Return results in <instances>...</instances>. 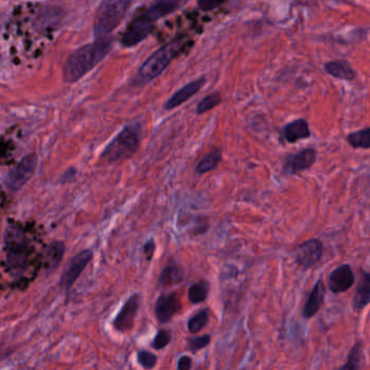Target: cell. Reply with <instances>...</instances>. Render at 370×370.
Listing matches in <instances>:
<instances>
[{
	"mask_svg": "<svg viewBox=\"0 0 370 370\" xmlns=\"http://www.w3.org/2000/svg\"><path fill=\"white\" fill-rule=\"evenodd\" d=\"M112 49V39L97 38L91 44L77 49L64 64L63 77L67 82H78L84 75L95 69Z\"/></svg>",
	"mask_w": 370,
	"mask_h": 370,
	"instance_id": "6da1fadb",
	"label": "cell"
},
{
	"mask_svg": "<svg viewBox=\"0 0 370 370\" xmlns=\"http://www.w3.org/2000/svg\"><path fill=\"white\" fill-rule=\"evenodd\" d=\"M185 45V41L176 39L156 50L138 69L133 80L135 84L143 86L157 78L183 52Z\"/></svg>",
	"mask_w": 370,
	"mask_h": 370,
	"instance_id": "7a4b0ae2",
	"label": "cell"
},
{
	"mask_svg": "<svg viewBox=\"0 0 370 370\" xmlns=\"http://www.w3.org/2000/svg\"><path fill=\"white\" fill-rule=\"evenodd\" d=\"M141 144L140 131L136 126H127L104 148L100 159L106 163H117L132 157Z\"/></svg>",
	"mask_w": 370,
	"mask_h": 370,
	"instance_id": "3957f363",
	"label": "cell"
},
{
	"mask_svg": "<svg viewBox=\"0 0 370 370\" xmlns=\"http://www.w3.org/2000/svg\"><path fill=\"white\" fill-rule=\"evenodd\" d=\"M132 0H103L95 21V39L108 37L125 18Z\"/></svg>",
	"mask_w": 370,
	"mask_h": 370,
	"instance_id": "277c9868",
	"label": "cell"
},
{
	"mask_svg": "<svg viewBox=\"0 0 370 370\" xmlns=\"http://www.w3.org/2000/svg\"><path fill=\"white\" fill-rule=\"evenodd\" d=\"M154 21L146 14V11L141 10L132 20L129 22L123 36L122 44L125 47H133L140 44L151 34L154 27Z\"/></svg>",
	"mask_w": 370,
	"mask_h": 370,
	"instance_id": "5b68a950",
	"label": "cell"
},
{
	"mask_svg": "<svg viewBox=\"0 0 370 370\" xmlns=\"http://www.w3.org/2000/svg\"><path fill=\"white\" fill-rule=\"evenodd\" d=\"M36 154H28L14 168L9 172L5 184L12 191H18L23 187L31 179L37 166Z\"/></svg>",
	"mask_w": 370,
	"mask_h": 370,
	"instance_id": "8992f818",
	"label": "cell"
},
{
	"mask_svg": "<svg viewBox=\"0 0 370 370\" xmlns=\"http://www.w3.org/2000/svg\"><path fill=\"white\" fill-rule=\"evenodd\" d=\"M324 245L322 240L313 238L300 244L294 251V259L303 270H309L322 260Z\"/></svg>",
	"mask_w": 370,
	"mask_h": 370,
	"instance_id": "52a82bcc",
	"label": "cell"
},
{
	"mask_svg": "<svg viewBox=\"0 0 370 370\" xmlns=\"http://www.w3.org/2000/svg\"><path fill=\"white\" fill-rule=\"evenodd\" d=\"M317 159L315 148H304L296 154L287 156L284 161L283 172L288 176H294L299 172H305L314 165Z\"/></svg>",
	"mask_w": 370,
	"mask_h": 370,
	"instance_id": "ba28073f",
	"label": "cell"
},
{
	"mask_svg": "<svg viewBox=\"0 0 370 370\" xmlns=\"http://www.w3.org/2000/svg\"><path fill=\"white\" fill-rule=\"evenodd\" d=\"M140 294H131L125 302L113 322V326L117 332H126L132 329L137 314L140 308Z\"/></svg>",
	"mask_w": 370,
	"mask_h": 370,
	"instance_id": "9c48e42d",
	"label": "cell"
},
{
	"mask_svg": "<svg viewBox=\"0 0 370 370\" xmlns=\"http://www.w3.org/2000/svg\"><path fill=\"white\" fill-rule=\"evenodd\" d=\"M92 257H93V253L90 249H84V251H80L78 255H75L62 275L61 286L63 288L67 289V290L71 289L86 266L92 260Z\"/></svg>",
	"mask_w": 370,
	"mask_h": 370,
	"instance_id": "30bf717a",
	"label": "cell"
},
{
	"mask_svg": "<svg viewBox=\"0 0 370 370\" xmlns=\"http://www.w3.org/2000/svg\"><path fill=\"white\" fill-rule=\"evenodd\" d=\"M182 303L176 292L161 294L155 304L156 319L159 324H167L181 310Z\"/></svg>",
	"mask_w": 370,
	"mask_h": 370,
	"instance_id": "8fae6325",
	"label": "cell"
},
{
	"mask_svg": "<svg viewBox=\"0 0 370 370\" xmlns=\"http://www.w3.org/2000/svg\"><path fill=\"white\" fill-rule=\"evenodd\" d=\"M355 276L349 264H343L334 268L328 279V287L334 294H341L349 290L354 285Z\"/></svg>",
	"mask_w": 370,
	"mask_h": 370,
	"instance_id": "7c38bea8",
	"label": "cell"
},
{
	"mask_svg": "<svg viewBox=\"0 0 370 370\" xmlns=\"http://www.w3.org/2000/svg\"><path fill=\"white\" fill-rule=\"evenodd\" d=\"M205 84H206V78L205 77H200L198 80L189 82L184 87H182L181 89L178 90L176 93H174L170 97V99L165 103L163 108L167 111H172L174 110V108H179L180 105L187 102L193 95H196L197 92L204 87Z\"/></svg>",
	"mask_w": 370,
	"mask_h": 370,
	"instance_id": "4fadbf2b",
	"label": "cell"
},
{
	"mask_svg": "<svg viewBox=\"0 0 370 370\" xmlns=\"http://www.w3.org/2000/svg\"><path fill=\"white\" fill-rule=\"evenodd\" d=\"M311 137L309 123L303 118L294 120L287 124L281 129V138L286 141L287 143H297L298 141L309 139Z\"/></svg>",
	"mask_w": 370,
	"mask_h": 370,
	"instance_id": "5bb4252c",
	"label": "cell"
},
{
	"mask_svg": "<svg viewBox=\"0 0 370 370\" xmlns=\"http://www.w3.org/2000/svg\"><path fill=\"white\" fill-rule=\"evenodd\" d=\"M325 286L322 279L317 281L308 297L307 302L304 304L302 315L304 319H310L314 317L323 307L325 301Z\"/></svg>",
	"mask_w": 370,
	"mask_h": 370,
	"instance_id": "9a60e30c",
	"label": "cell"
},
{
	"mask_svg": "<svg viewBox=\"0 0 370 370\" xmlns=\"http://www.w3.org/2000/svg\"><path fill=\"white\" fill-rule=\"evenodd\" d=\"M360 281L353 297V308L358 311H362L370 304V273L360 271Z\"/></svg>",
	"mask_w": 370,
	"mask_h": 370,
	"instance_id": "2e32d148",
	"label": "cell"
},
{
	"mask_svg": "<svg viewBox=\"0 0 370 370\" xmlns=\"http://www.w3.org/2000/svg\"><path fill=\"white\" fill-rule=\"evenodd\" d=\"M184 270L180 264L170 261L159 275V283L161 287H172L179 285L184 281Z\"/></svg>",
	"mask_w": 370,
	"mask_h": 370,
	"instance_id": "e0dca14e",
	"label": "cell"
},
{
	"mask_svg": "<svg viewBox=\"0 0 370 370\" xmlns=\"http://www.w3.org/2000/svg\"><path fill=\"white\" fill-rule=\"evenodd\" d=\"M180 5V0H154L148 8L144 9L152 21L156 22L163 16L174 12Z\"/></svg>",
	"mask_w": 370,
	"mask_h": 370,
	"instance_id": "ac0fdd59",
	"label": "cell"
},
{
	"mask_svg": "<svg viewBox=\"0 0 370 370\" xmlns=\"http://www.w3.org/2000/svg\"><path fill=\"white\" fill-rule=\"evenodd\" d=\"M325 72L330 76L341 80H354L356 78L354 69L345 60H336L325 64Z\"/></svg>",
	"mask_w": 370,
	"mask_h": 370,
	"instance_id": "d6986e66",
	"label": "cell"
},
{
	"mask_svg": "<svg viewBox=\"0 0 370 370\" xmlns=\"http://www.w3.org/2000/svg\"><path fill=\"white\" fill-rule=\"evenodd\" d=\"M222 159V150L221 148H215L213 151L204 156L200 161L197 163L196 172L197 174H205L215 170L219 166L220 161Z\"/></svg>",
	"mask_w": 370,
	"mask_h": 370,
	"instance_id": "ffe728a7",
	"label": "cell"
},
{
	"mask_svg": "<svg viewBox=\"0 0 370 370\" xmlns=\"http://www.w3.org/2000/svg\"><path fill=\"white\" fill-rule=\"evenodd\" d=\"M210 284L205 279L193 284L187 291V297L191 303L199 304L204 302L209 294Z\"/></svg>",
	"mask_w": 370,
	"mask_h": 370,
	"instance_id": "44dd1931",
	"label": "cell"
},
{
	"mask_svg": "<svg viewBox=\"0 0 370 370\" xmlns=\"http://www.w3.org/2000/svg\"><path fill=\"white\" fill-rule=\"evenodd\" d=\"M362 351H364V347L360 341L355 343L351 349L349 355H347V362L341 367L337 368L334 370H360L362 368Z\"/></svg>",
	"mask_w": 370,
	"mask_h": 370,
	"instance_id": "7402d4cb",
	"label": "cell"
},
{
	"mask_svg": "<svg viewBox=\"0 0 370 370\" xmlns=\"http://www.w3.org/2000/svg\"><path fill=\"white\" fill-rule=\"evenodd\" d=\"M347 142L353 148H362V150H369L370 148V127L362 129V130L355 131L350 133L347 138Z\"/></svg>",
	"mask_w": 370,
	"mask_h": 370,
	"instance_id": "603a6c76",
	"label": "cell"
},
{
	"mask_svg": "<svg viewBox=\"0 0 370 370\" xmlns=\"http://www.w3.org/2000/svg\"><path fill=\"white\" fill-rule=\"evenodd\" d=\"M208 322H209V312L207 309L200 310L194 316L189 319L187 328L191 334H197L207 326Z\"/></svg>",
	"mask_w": 370,
	"mask_h": 370,
	"instance_id": "cb8c5ba5",
	"label": "cell"
},
{
	"mask_svg": "<svg viewBox=\"0 0 370 370\" xmlns=\"http://www.w3.org/2000/svg\"><path fill=\"white\" fill-rule=\"evenodd\" d=\"M221 102H222V95H220L219 92H213L211 95L205 97L197 105V115H203L205 113L213 110Z\"/></svg>",
	"mask_w": 370,
	"mask_h": 370,
	"instance_id": "d4e9b609",
	"label": "cell"
},
{
	"mask_svg": "<svg viewBox=\"0 0 370 370\" xmlns=\"http://www.w3.org/2000/svg\"><path fill=\"white\" fill-rule=\"evenodd\" d=\"M65 246L62 242H54L47 251V263L50 268H56L63 258Z\"/></svg>",
	"mask_w": 370,
	"mask_h": 370,
	"instance_id": "484cf974",
	"label": "cell"
},
{
	"mask_svg": "<svg viewBox=\"0 0 370 370\" xmlns=\"http://www.w3.org/2000/svg\"><path fill=\"white\" fill-rule=\"evenodd\" d=\"M137 358H138L139 364L146 370L153 369L157 364V356L148 351H139Z\"/></svg>",
	"mask_w": 370,
	"mask_h": 370,
	"instance_id": "4316f807",
	"label": "cell"
},
{
	"mask_svg": "<svg viewBox=\"0 0 370 370\" xmlns=\"http://www.w3.org/2000/svg\"><path fill=\"white\" fill-rule=\"evenodd\" d=\"M211 341V337L210 334H204L200 337H192L187 339V347L192 352H197V351L202 350L204 347H207Z\"/></svg>",
	"mask_w": 370,
	"mask_h": 370,
	"instance_id": "83f0119b",
	"label": "cell"
},
{
	"mask_svg": "<svg viewBox=\"0 0 370 370\" xmlns=\"http://www.w3.org/2000/svg\"><path fill=\"white\" fill-rule=\"evenodd\" d=\"M172 334L168 330H159L152 341V347L156 350H161L163 347H166L169 343H172Z\"/></svg>",
	"mask_w": 370,
	"mask_h": 370,
	"instance_id": "f1b7e54d",
	"label": "cell"
},
{
	"mask_svg": "<svg viewBox=\"0 0 370 370\" xmlns=\"http://www.w3.org/2000/svg\"><path fill=\"white\" fill-rule=\"evenodd\" d=\"M225 0H198L199 8L203 11H210L219 7L220 5H222Z\"/></svg>",
	"mask_w": 370,
	"mask_h": 370,
	"instance_id": "f546056e",
	"label": "cell"
},
{
	"mask_svg": "<svg viewBox=\"0 0 370 370\" xmlns=\"http://www.w3.org/2000/svg\"><path fill=\"white\" fill-rule=\"evenodd\" d=\"M156 244L153 238L148 240L143 246V255L146 257V261H152L153 259L154 253H155Z\"/></svg>",
	"mask_w": 370,
	"mask_h": 370,
	"instance_id": "4dcf8cb0",
	"label": "cell"
},
{
	"mask_svg": "<svg viewBox=\"0 0 370 370\" xmlns=\"http://www.w3.org/2000/svg\"><path fill=\"white\" fill-rule=\"evenodd\" d=\"M192 358L184 355L178 362V370H189L192 368Z\"/></svg>",
	"mask_w": 370,
	"mask_h": 370,
	"instance_id": "1f68e13d",
	"label": "cell"
},
{
	"mask_svg": "<svg viewBox=\"0 0 370 370\" xmlns=\"http://www.w3.org/2000/svg\"><path fill=\"white\" fill-rule=\"evenodd\" d=\"M75 176H76V170H75L74 168H71L67 170V172H65V174H64V182H71L73 179H74Z\"/></svg>",
	"mask_w": 370,
	"mask_h": 370,
	"instance_id": "d6a6232c",
	"label": "cell"
}]
</instances>
